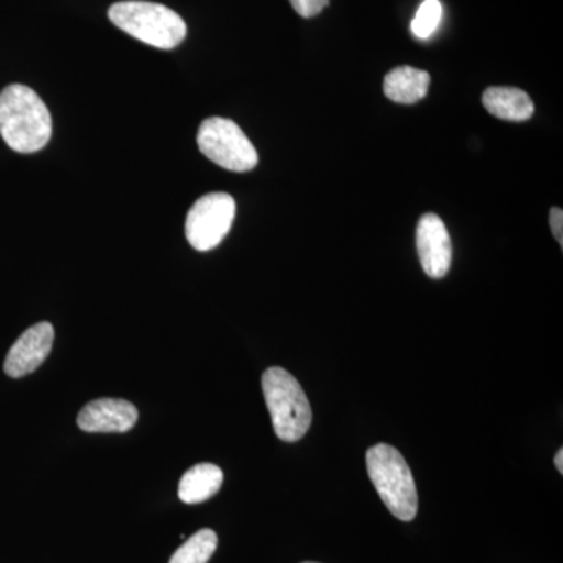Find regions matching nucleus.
Segmentation results:
<instances>
[{
	"instance_id": "obj_1",
	"label": "nucleus",
	"mask_w": 563,
	"mask_h": 563,
	"mask_svg": "<svg viewBox=\"0 0 563 563\" xmlns=\"http://www.w3.org/2000/svg\"><path fill=\"white\" fill-rule=\"evenodd\" d=\"M0 135L21 154H33L49 143L51 111L32 88L14 84L0 92Z\"/></svg>"
},
{
	"instance_id": "obj_2",
	"label": "nucleus",
	"mask_w": 563,
	"mask_h": 563,
	"mask_svg": "<svg viewBox=\"0 0 563 563\" xmlns=\"http://www.w3.org/2000/svg\"><path fill=\"white\" fill-rule=\"evenodd\" d=\"M109 20L132 38L157 49H174L187 36V24L176 11L146 0L113 3Z\"/></svg>"
},
{
	"instance_id": "obj_3",
	"label": "nucleus",
	"mask_w": 563,
	"mask_h": 563,
	"mask_svg": "<svg viewBox=\"0 0 563 563\" xmlns=\"http://www.w3.org/2000/svg\"><path fill=\"white\" fill-rule=\"evenodd\" d=\"M262 388L276 435L282 442H299L312 426V407L301 384L287 369L273 366L263 373Z\"/></svg>"
},
{
	"instance_id": "obj_4",
	"label": "nucleus",
	"mask_w": 563,
	"mask_h": 563,
	"mask_svg": "<svg viewBox=\"0 0 563 563\" xmlns=\"http://www.w3.org/2000/svg\"><path fill=\"white\" fill-rule=\"evenodd\" d=\"M369 479L387 509L398 520L412 521L418 512V493L406 459L390 444H376L366 453Z\"/></svg>"
},
{
	"instance_id": "obj_5",
	"label": "nucleus",
	"mask_w": 563,
	"mask_h": 563,
	"mask_svg": "<svg viewBox=\"0 0 563 563\" xmlns=\"http://www.w3.org/2000/svg\"><path fill=\"white\" fill-rule=\"evenodd\" d=\"M199 151L209 161L233 173H247L258 163L257 150L242 129L225 118H209L198 132Z\"/></svg>"
},
{
	"instance_id": "obj_6",
	"label": "nucleus",
	"mask_w": 563,
	"mask_h": 563,
	"mask_svg": "<svg viewBox=\"0 0 563 563\" xmlns=\"http://www.w3.org/2000/svg\"><path fill=\"white\" fill-rule=\"evenodd\" d=\"M236 206L228 192L202 196L188 211L185 233L196 251H211L225 239L235 220Z\"/></svg>"
},
{
	"instance_id": "obj_7",
	"label": "nucleus",
	"mask_w": 563,
	"mask_h": 563,
	"mask_svg": "<svg viewBox=\"0 0 563 563\" xmlns=\"http://www.w3.org/2000/svg\"><path fill=\"white\" fill-rule=\"evenodd\" d=\"M417 250L422 269L432 279H442L453 263L450 232L435 213L422 214L417 225Z\"/></svg>"
},
{
	"instance_id": "obj_8",
	"label": "nucleus",
	"mask_w": 563,
	"mask_h": 563,
	"mask_svg": "<svg viewBox=\"0 0 563 563\" xmlns=\"http://www.w3.org/2000/svg\"><path fill=\"white\" fill-rule=\"evenodd\" d=\"M54 325L51 322H38L27 329L16 343L10 347L3 363V372L13 379L27 376L40 368L54 346Z\"/></svg>"
},
{
	"instance_id": "obj_9",
	"label": "nucleus",
	"mask_w": 563,
	"mask_h": 563,
	"mask_svg": "<svg viewBox=\"0 0 563 563\" xmlns=\"http://www.w3.org/2000/svg\"><path fill=\"white\" fill-rule=\"evenodd\" d=\"M139 421V409L124 399L102 398L88 402L77 417L81 431L122 433L131 431Z\"/></svg>"
},
{
	"instance_id": "obj_10",
	"label": "nucleus",
	"mask_w": 563,
	"mask_h": 563,
	"mask_svg": "<svg viewBox=\"0 0 563 563\" xmlns=\"http://www.w3.org/2000/svg\"><path fill=\"white\" fill-rule=\"evenodd\" d=\"M483 103L488 113L504 121L523 122L531 120L532 99L528 92L510 87H492L484 92Z\"/></svg>"
},
{
	"instance_id": "obj_11",
	"label": "nucleus",
	"mask_w": 563,
	"mask_h": 563,
	"mask_svg": "<svg viewBox=\"0 0 563 563\" xmlns=\"http://www.w3.org/2000/svg\"><path fill=\"white\" fill-rule=\"evenodd\" d=\"M431 76L412 66H399L390 70L384 80V92L396 103H417L428 95Z\"/></svg>"
},
{
	"instance_id": "obj_12",
	"label": "nucleus",
	"mask_w": 563,
	"mask_h": 563,
	"mask_svg": "<svg viewBox=\"0 0 563 563\" xmlns=\"http://www.w3.org/2000/svg\"><path fill=\"white\" fill-rule=\"evenodd\" d=\"M224 474L213 463H198L181 476L179 498L185 504L207 501L220 492Z\"/></svg>"
},
{
	"instance_id": "obj_13",
	"label": "nucleus",
	"mask_w": 563,
	"mask_h": 563,
	"mask_svg": "<svg viewBox=\"0 0 563 563\" xmlns=\"http://www.w3.org/2000/svg\"><path fill=\"white\" fill-rule=\"evenodd\" d=\"M217 532L211 529H201L181 544L169 563H207L217 551Z\"/></svg>"
},
{
	"instance_id": "obj_14",
	"label": "nucleus",
	"mask_w": 563,
	"mask_h": 563,
	"mask_svg": "<svg viewBox=\"0 0 563 563\" xmlns=\"http://www.w3.org/2000/svg\"><path fill=\"white\" fill-rule=\"evenodd\" d=\"M442 18V2L440 0H424L412 21L413 35L420 40H428L439 29Z\"/></svg>"
},
{
	"instance_id": "obj_15",
	"label": "nucleus",
	"mask_w": 563,
	"mask_h": 563,
	"mask_svg": "<svg viewBox=\"0 0 563 563\" xmlns=\"http://www.w3.org/2000/svg\"><path fill=\"white\" fill-rule=\"evenodd\" d=\"M290 3L299 16L313 18L329 5V0H290Z\"/></svg>"
},
{
	"instance_id": "obj_16",
	"label": "nucleus",
	"mask_w": 563,
	"mask_h": 563,
	"mask_svg": "<svg viewBox=\"0 0 563 563\" xmlns=\"http://www.w3.org/2000/svg\"><path fill=\"white\" fill-rule=\"evenodd\" d=\"M551 231L559 244H563V213L561 209L551 210L550 214Z\"/></svg>"
},
{
	"instance_id": "obj_17",
	"label": "nucleus",
	"mask_w": 563,
	"mask_h": 563,
	"mask_svg": "<svg viewBox=\"0 0 563 563\" xmlns=\"http://www.w3.org/2000/svg\"><path fill=\"white\" fill-rule=\"evenodd\" d=\"M555 468L559 470V473H563V450H559L558 454L554 457Z\"/></svg>"
},
{
	"instance_id": "obj_18",
	"label": "nucleus",
	"mask_w": 563,
	"mask_h": 563,
	"mask_svg": "<svg viewBox=\"0 0 563 563\" xmlns=\"http://www.w3.org/2000/svg\"><path fill=\"white\" fill-rule=\"evenodd\" d=\"M303 563H317V562H303Z\"/></svg>"
}]
</instances>
